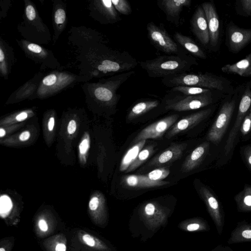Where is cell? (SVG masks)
<instances>
[{
    "instance_id": "6da1fadb",
    "label": "cell",
    "mask_w": 251,
    "mask_h": 251,
    "mask_svg": "<svg viewBox=\"0 0 251 251\" xmlns=\"http://www.w3.org/2000/svg\"><path fill=\"white\" fill-rule=\"evenodd\" d=\"M140 66L153 78H164L188 73L197 62L192 56L183 54H167L140 62Z\"/></svg>"
},
{
    "instance_id": "7a4b0ae2",
    "label": "cell",
    "mask_w": 251,
    "mask_h": 251,
    "mask_svg": "<svg viewBox=\"0 0 251 251\" xmlns=\"http://www.w3.org/2000/svg\"><path fill=\"white\" fill-rule=\"evenodd\" d=\"M161 82L165 86L171 88L177 86H187L219 90L224 89L222 81L207 73H185L174 75L163 78Z\"/></svg>"
},
{
    "instance_id": "3957f363",
    "label": "cell",
    "mask_w": 251,
    "mask_h": 251,
    "mask_svg": "<svg viewBox=\"0 0 251 251\" xmlns=\"http://www.w3.org/2000/svg\"><path fill=\"white\" fill-rule=\"evenodd\" d=\"M164 99V109L182 112L198 109L210 104L212 101L211 92L198 95H184L169 91Z\"/></svg>"
},
{
    "instance_id": "277c9868",
    "label": "cell",
    "mask_w": 251,
    "mask_h": 251,
    "mask_svg": "<svg viewBox=\"0 0 251 251\" xmlns=\"http://www.w3.org/2000/svg\"><path fill=\"white\" fill-rule=\"evenodd\" d=\"M146 29L149 41L158 50L167 54H187L185 50L170 37L163 27L150 22Z\"/></svg>"
},
{
    "instance_id": "5b68a950",
    "label": "cell",
    "mask_w": 251,
    "mask_h": 251,
    "mask_svg": "<svg viewBox=\"0 0 251 251\" xmlns=\"http://www.w3.org/2000/svg\"><path fill=\"white\" fill-rule=\"evenodd\" d=\"M169 211L156 201H150L142 205L139 210L141 219L150 230L154 231L164 225Z\"/></svg>"
},
{
    "instance_id": "8992f818",
    "label": "cell",
    "mask_w": 251,
    "mask_h": 251,
    "mask_svg": "<svg viewBox=\"0 0 251 251\" xmlns=\"http://www.w3.org/2000/svg\"><path fill=\"white\" fill-rule=\"evenodd\" d=\"M235 108V101L225 103L222 106L218 116L209 130L207 140L213 144H219L224 135L229 125Z\"/></svg>"
},
{
    "instance_id": "52a82bcc",
    "label": "cell",
    "mask_w": 251,
    "mask_h": 251,
    "mask_svg": "<svg viewBox=\"0 0 251 251\" xmlns=\"http://www.w3.org/2000/svg\"><path fill=\"white\" fill-rule=\"evenodd\" d=\"M178 118V114H173L149 125L137 134L133 143L136 144L142 140L160 138Z\"/></svg>"
},
{
    "instance_id": "ba28073f",
    "label": "cell",
    "mask_w": 251,
    "mask_h": 251,
    "mask_svg": "<svg viewBox=\"0 0 251 251\" xmlns=\"http://www.w3.org/2000/svg\"><path fill=\"white\" fill-rule=\"evenodd\" d=\"M251 105V91L247 88L243 94L241 100L238 113L232 129H231L224 148L226 155H227L232 150L235 139L241 126L246 114Z\"/></svg>"
},
{
    "instance_id": "9c48e42d",
    "label": "cell",
    "mask_w": 251,
    "mask_h": 251,
    "mask_svg": "<svg viewBox=\"0 0 251 251\" xmlns=\"http://www.w3.org/2000/svg\"><path fill=\"white\" fill-rule=\"evenodd\" d=\"M191 3V0H161L157 1V5L165 13L167 20L177 26L181 11L190 7Z\"/></svg>"
},
{
    "instance_id": "30bf717a",
    "label": "cell",
    "mask_w": 251,
    "mask_h": 251,
    "mask_svg": "<svg viewBox=\"0 0 251 251\" xmlns=\"http://www.w3.org/2000/svg\"><path fill=\"white\" fill-rule=\"evenodd\" d=\"M193 33L203 45L210 42L209 32L204 11L201 5L197 7L190 21Z\"/></svg>"
},
{
    "instance_id": "8fae6325",
    "label": "cell",
    "mask_w": 251,
    "mask_h": 251,
    "mask_svg": "<svg viewBox=\"0 0 251 251\" xmlns=\"http://www.w3.org/2000/svg\"><path fill=\"white\" fill-rule=\"evenodd\" d=\"M211 111V109L208 108L184 117L172 127L167 133L166 138L170 139L180 132L194 127L206 119Z\"/></svg>"
},
{
    "instance_id": "7c38bea8",
    "label": "cell",
    "mask_w": 251,
    "mask_h": 251,
    "mask_svg": "<svg viewBox=\"0 0 251 251\" xmlns=\"http://www.w3.org/2000/svg\"><path fill=\"white\" fill-rule=\"evenodd\" d=\"M199 192L219 233H221L223 226V216L217 199L205 186H201L199 190Z\"/></svg>"
},
{
    "instance_id": "4fadbf2b",
    "label": "cell",
    "mask_w": 251,
    "mask_h": 251,
    "mask_svg": "<svg viewBox=\"0 0 251 251\" xmlns=\"http://www.w3.org/2000/svg\"><path fill=\"white\" fill-rule=\"evenodd\" d=\"M187 146L185 143L171 145L152 158L148 166H160L176 161L181 156Z\"/></svg>"
},
{
    "instance_id": "5bb4252c",
    "label": "cell",
    "mask_w": 251,
    "mask_h": 251,
    "mask_svg": "<svg viewBox=\"0 0 251 251\" xmlns=\"http://www.w3.org/2000/svg\"><path fill=\"white\" fill-rule=\"evenodd\" d=\"M206 18L211 46L217 45L219 36V21L218 14L213 4L210 2L201 4Z\"/></svg>"
},
{
    "instance_id": "9a60e30c",
    "label": "cell",
    "mask_w": 251,
    "mask_h": 251,
    "mask_svg": "<svg viewBox=\"0 0 251 251\" xmlns=\"http://www.w3.org/2000/svg\"><path fill=\"white\" fill-rule=\"evenodd\" d=\"M210 144L206 141L199 145L186 158L181 171L187 173L196 169L203 161L208 152Z\"/></svg>"
},
{
    "instance_id": "2e32d148",
    "label": "cell",
    "mask_w": 251,
    "mask_h": 251,
    "mask_svg": "<svg viewBox=\"0 0 251 251\" xmlns=\"http://www.w3.org/2000/svg\"><path fill=\"white\" fill-rule=\"evenodd\" d=\"M228 38L231 50L239 51L251 41V29L230 26L228 29Z\"/></svg>"
},
{
    "instance_id": "e0dca14e",
    "label": "cell",
    "mask_w": 251,
    "mask_h": 251,
    "mask_svg": "<svg viewBox=\"0 0 251 251\" xmlns=\"http://www.w3.org/2000/svg\"><path fill=\"white\" fill-rule=\"evenodd\" d=\"M122 182L126 186L135 188H152L169 184V181L151 180L146 175H135L124 176Z\"/></svg>"
},
{
    "instance_id": "ac0fdd59",
    "label": "cell",
    "mask_w": 251,
    "mask_h": 251,
    "mask_svg": "<svg viewBox=\"0 0 251 251\" xmlns=\"http://www.w3.org/2000/svg\"><path fill=\"white\" fill-rule=\"evenodd\" d=\"M226 73L237 74L241 76L251 75V53L234 64H226L221 68Z\"/></svg>"
},
{
    "instance_id": "d6986e66",
    "label": "cell",
    "mask_w": 251,
    "mask_h": 251,
    "mask_svg": "<svg viewBox=\"0 0 251 251\" xmlns=\"http://www.w3.org/2000/svg\"><path fill=\"white\" fill-rule=\"evenodd\" d=\"M174 37L179 46L194 56L201 59L206 58L204 51L190 37L176 32L174 34Z\"/></svg>"
},
{
    "instance_id": "ffe728a7",
    "label": "cell",
    "mask_w": 251,
    "mask_h": 251,
    "mask_svg": "<svg viewBox=\"0 0 251 251\" xmlns=\"http://www.w3.org/2000/svg\"><path fill=\"white\" fill-rule=\"evenodd\" d=\"M157 100H144L135 103L130 109L127 119L132 120L157 108L160 104Z\"/></svg>"
},
{
    "instance_id": "44dd1931",
    "label": "cell",
    "mask_w": 251,
    "mask_h": 251,
    "mask_svg": "<svg viewBox=\"0 0 251 251\" xmlns=\"http://www.w3.org/2000/svg\"><path fill=\"white\" fill-rule=\"evenodd\" d=\"M146 140H142L135 144L124 155L121 162L120 170L125 172L135 159L140 151L143 148Z\"/></svg>"
},
{
    "instance_id": "7402d4cb",
    "label": "cell",
    "mask_w": 251,
    "mask_h": 251,
    "mask_svg": "<svg viewBox=\"0 0 251 251\" xmlns=\"http://www.w3.org/2000/svg\"><path fill=\"white\" fill-rule=\"evenodd\" d=\"M251 241V225L244 224L237 227L231 233L229 244Z\"/></svg>"
},
{
    "instance_id": "603a6c76",
    "label": "cell",
    "mask_w": 251,
    "mask_h": 251,
    "mask_svg": "<svg viewBox=\"0 0 251 251\" xmlns=\"http://www.w3.org/2000/svg\"><path fill=\"white\" fill-rule=\"evenodd\" d=\"M178 227L185 231L195 232L206 230L208 227L203 220L195 218L182 221L179 223Z\"/></svg>"
},
{
    "instance_id": "cb8c5ba5",
    "label": "cell",
    "mask_w": 251,
    "mask_h": 251,
    "mask_svg": "<svg viewBox=\"0 0 251 251\" xmlns=\"http://www.w3.org/2000/svg\"><path fill=\"white\" fill-rule=\"evenodd\" d=\"M238 209L242 211H251V186L246 185L235 197Z\"/></svg>"
},
{
    "instance_id": "d4e9b609",
    "label": "cell",
    "mask_w": 251,
    "mask_h": 251,
    "mask_svg": "<svg viewBox=\"0 0 251 251\" xmlns=\"http://www.w3.org/2000/svg\"><path fill=\"white\" fill-rule=\"evenodd\" d=\"M154 145H150L143 148L125 172L128 173L134 171L145 162L154 152Z\"/></svg>"
},
{
    "instance_id": "484cf974",
    "label": "cell",
    "mask_w": 251,
    "mask_h": 251,
    "mask_svg": "<svg viewBox=\"0 0 251 251\" xmlns=\"http://www.w3.org/2000/svg\"><path fill=\"white\" fill-rule=\"evenodd\" d=\"M169 91L175 92L184 95L190 96L198 95L202 94L209 93L211 92V90L209 89L197 87L177 86L172 88Z\"/></svg>"
},
{
    "instance_id": "4316f807",
    "label": "cell",
    "mask_w": 251,
    "mask_h": 251,
    "mask_svg": "<svg viewBox=\"0 0 251 251\" xmlns=\"http://www.w3.org/2000/svg\"><path fill=\"white\" fill-rule=\"evenodd\" d=\"M115 9L124 15H129L132 13V9L129 2L126 0H112Z\"/></svg>"
},
{
    "instance_id": "83f0119b",
    "label": "cell",
    "mask_w": 251,
    "mask_h": 251,
    "mask_svg": "<svg viewBox=\"0 0 251 251\" xmlns=\"http://www.w3.org/2000/svg\"><path fill=\"white\" fill-rule=\"evenodd\" d=\"M170 174V170L165 168H159L154 169L146 176L153 181H162Z\"/></svg>"
},
{
    "instance_id": "f1b7e54d",
    "label": "cell",
    "mask_w": 251,
    "mask_h": 251,
    "mask_svg": "<svg viewBox=\"0 0 251 251\" xmlns=\"http://www.w3.org/2000/svg\"><path fill=\"white\" fill-rule=\"evenodd\" d=\"M12 202L7 195H2L0 199V214L2 218H5L12 208Z\"/></svg>"
},
{
    "instance_id": "f546056e",
    "label": "cell",
    "mask_w": 251,
    "mask_h": 251,
    "mask_svg": "<svg viewBox=\"0 0 251 251\" xmlns=\"http://www.w3.org/2000/svg\"><path fill=\"white\" fill-rule=\"evenodd\" d=\"M251 130V117L248 114L246 116L243 122L240 127V131L243 135H245L249 133Z\"/></svg>"
},
{
    "instance_id": "4dcf8cb0",
    "label": "cell",
    "mask_w": 251,
    "mask_h": 251,
    "mask_svg": "<svg viewBox=\"0 0 251 251\" xmlns=\"http://www.w3.org/2000/svg\"><path fill=\"white\" fill-rule=\"evenodd\" d=\"M89 146V138L85 137L82 140L79 146V153L81 156H83L87 153Z\"/></svg>"
},
{
    "instance_id": "1f68e13d",
    "label": "cell",
    "mask_w": 251,
    "mask_h": 251,
    "mask_svg": "<svg viewBox=\"0 0 251 251\" xmlns=\"http://www.w3.org/2000/svg\"><path fill=\"white\" fill-rule=\"evenodd\" d=\"M66 18L65 11L62 9H57L55 13L54 20L57 24H62L64 22Z\"/></svg>"
},
{
    "instance_id": "d6a6232c",
    "label": "cell",
    "mask_w": 251,
    "mask_h": 251,
    "mask_svg": "<svg viewBox=\"0 0 251 251\" xmlns=\"http://www.w3.org/2000/svg\"><path fill=\"white\" fill-rule=\"evenodd\" d=\"M56 80V76L54 74H51L43 79V83L46 85L51 86L55 83Z\"/></svg>"
},
{
    "instance_id": "836d02e7",
    "label": "cell",
    "mask_w": 251,
    "mask_h": 251,
    "mask_svg": "<svg viewBox=\"0 0 251 251\" xmlns=\"http://www.w3.org/2000/svg\"><path fill=\"white\" fill-rule=\"evenodd\" d=\"M100 199L98 197H93L90 201L89 207L90 210L95 211L98 209L100 205Z\"/></svg>"
},
{
    "instance_id": "e575fe53",
    "label": "cell",
    "mask_w": 251,
    "mask_h": 251,
    "mask_svg": "<svg viewBox=\"0 0 251 251\" xmlns=\"http://www.w3.org/2000/svg\"><path fill=\"white\" fill-rule=\"evenodd\" d=\"M244 154L248 165L251 168V145L248 146L245 148Z\"/></svg>"
},
{
    "instance_id": "d590c367",
    "label": "cell",
    "mask_w": 251,
    "mask_h": 251,
    "mask_svg": "<svg viewBox=\"0 0 251 251\" xmlns=\"http://www.w3.org/2000/svg\"><path fill=\"white\" fill-rule=\"evenodd\" d=\"M26 15L27 18L30 21L35 19L36 13L34 8L32 5H29L26 7Z\"/></svg>"
},
{
    "instance_id": "8d00e7d4",
    "label": "cell",
    "mask_w": 251,
    "mask_h": 251,
    "mask_svg": "<svg viewBox=\"0 0 251 251\" xmlns=\"http://www.w3.org/2000/svg\"><path fill=\"white\" fill-rule=\"evenodd\" d=\"M241 2L244 11L250 15L251 13V0H242Z\"/></svg>"
},
{
    "instance_id": "74e56055",
    "label": "cell",
    "mask_w": 251,
    "mask_h": 251,
    "mask_svg": "<svg viewBox=\"0 0 251 251\" xmlns=\"http://www.w3.org/2000/svg\"><path fill=\"white\" fill-rule=\"evenodd\" d=\"M82 239L87 245L90 247H94L95 245V241L91 235L85 234L83 236Z\"/></svg>"
},
{
    "instance_id": "f35d334b",
    "label": "cell",
    "mask_w": 251,
    "mask_h": 251,
    "mask_svg": "<svg viewBox=\"0 0 251 251\" xmlns=\"http://www.w3.org/2000/svg\"><path fill=\"white\" fill-rule=\"evenodd\" d=\"M76 129V124L75 120H71L68 125L67 130L68 132L70 134H74Z\"/></svg>"
},
{
    "instance_id": "ab89813d",
    "label": "cell",
    "mask_w": 251,
    "mask_h": 251,
    "mask_svg": "<svg viewBox=\"0 0 251 251\" xmlns=\"http://www.w3.org/2000/svg\"><path fill=\"white\" fill-rule=\"evenodd\" d=\"M27 48L29 50L35 53H40L42 51L41 47L35 44H29Z\"/></svg>"
},
{
    "instance_id": "60d3db41",
    "label": "cell",
    "mask_w": 251,
    "mask_h": 251,
    "mask_svg": "<svg viewBox=\"0 0 251 251\" xmlns=\"http://www.w3.org/2000/svg\"><path fill=\"white\" fill-rule=\"evenodd\" d=\"M40 229L43 231H46L48 229V225L45 220L41 219L38 223Z\"/></svg>"
},
{
    "instance_id": "b9f144b4",
    "label": "cell",
    "mask_w": 251,
    "mask_h": 251,
    "mask_svg": "<svg viewBox=\"0 0 251 251\" xmlns=\"http://www.w3.org/2000/svg\"><path fill=\"white\" fill-rule=\"evenodd\" d=\"M30 136V133L28 131L23 132L19 136V139L22 141L27 140Z\"/></svg>"
},
{
    "instance_id": "7bdbcfd3",
    "label": "cell",
    "mask_w": 251,
    "mask_h": 251,
    "mask_svg": "<svg viewBox=\"0 0 251 251\" xmlns=\"http://www.w3.org/2000/svg\"><path fill=\"white\" fill-rule=\"evenodd\" d=\"M27 117V114L26 112H22L18 114L16 117V119L18 121H23L25 120L26 118Z\"/></svg>"
},
{
    "instance_id": "ee69618b",
    "label": "cell",
    "mask_w": 251,
    "mask_h": 251,
    "mask_svg": "<svg viewBox=\"0 0 251 251\" xmlns=\"http://www.w3.org/2000/svg\"><path fill=\"white\" fill-rule=\"evenodd\" d=\"M54 125V118L51 117L50 118L48 122V129L49 131H52Z\"/></svg>"
},
{
    "instance_id": "f6af8a7d",
    "label": "cell",
    "mask_w": 251,
    "mask_h": 251,
    "mask_svg": "<svg viewBox=\"0 0 251 251\" xmlns=\"http://www.w3.org/2000/svg\"><path fill=\"white\" fill-rule=\"evenodd\" d=\"M66 247L64 244H58L55 247L56 251H66Z\"/></svg>"
},
{
    "instance_id": "bcb514c9",
    "label": "cell",
    "mask_w": 251,
    "mask_h": 251,
    "mask_svg": "<svg viewBox=\"0 0 251 251\" xmlns=\"http://www.w3.org/2000/svg\"><path fill=\"white\" fill-rule=\"evenodd\" d=\"M4 58V55L2 50L0 49V62H2Z\"/></svg>"
},
{
    "instance_id": "7dc6e473",
    "label": "cell",
    "mask_w": 251,
    "mask_h": 251,
    "mask_svg": "<svg viewBox=\"0 0 251 251\" xmlns=\"http://www.w3.org/2000/svg\"><path fill=\"white\" fill-rule=\"evenodd\" d=\"M5 131L2 128H0V137H2L5 135Z\"/></svg>"
},
{
    "instance_id": "c3c4849f",
    "label": "cell",
    "mask_w": 251,
    "mask_h": 251,
    "mask_svg": "<svg viewBox=\"0 0 251 251\" xmlns=\"http://www.w3.org/2000/svg\"><path fill=\"white\" fill-rule=\"evenodd\" d=\"M0 251H5V249L3 248L0 249Z\"/></svg>"
},
{
    "instance_id": "681fc988",
    "label": "cell",
    "mask_w": 251,
    "mask_h": 251,
    "mask_svg": "<svg viewBox=\"0 0 251 251\" xmlns=\"http://www.w3.org/2000/svg\"><path fill=\"white\" fill-rule=\"evenodd\" d=\"M249 115L251 116V109L250 110V113L249 114Z\"/></svg>"
}]
</instances>
